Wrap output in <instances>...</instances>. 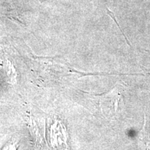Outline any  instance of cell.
<instances>
[{"label":"cell","mask_w":150,"mask_h":150,"mask_svg":"<svg viewBox=\"0 0 150 150\" xmlns=\"http://www.w3.org/2000/svg\"><path fill=\"white\" fill-rule=\"evenodd\" d=\"M141 150H150V120L145 115L144 125L139 135Z\"/></svg>","instance_id":"7a4b0ae2"},{"label":"cell","mask_w":150,"mask_h":150,"mask_svg":"<svg viewBox=\"0 0 150 150\" xmlns=\"http://www.w3.org/2000/svg\"><path fill=\"white\" fill-rule=\"evenodd\" d=\"M106 11H107V13H108V15H109V16H111V18H112V19H113V20H114V21H115V23H116V24H117V25L118 26V27H119V29H120L121 32H122V34H123V35H124V36H125V39H126V41H127V43H128V45H129V46H131V45H130V43H129V42L128 39H127V38L126 36H125V34H124V33H123L122 30V29H121V28H120V27L119 24H118V23H117V20H116V19H115V16H114V15H113V13H112L111 12V11H109V10H108V8H106Z\"/></svg>","instance_id":"3957f363"},{"label":"cell","mask_w":150,"mask_h":150,"mask_svg":"<svg viewBox=\"0 0 150 150\" xmlns=\"http://www.w3.org/2000/svg\"><path fill=\"white\" fill-rule=\"evenodd\" d=\"M121 95L118 93L117 90L113 89L104 96L99 97V105L101 109L105 114L115 115L117 110L120 108Z\"/></svg>","instance_id":"6da1fadb"}]
</instances>
